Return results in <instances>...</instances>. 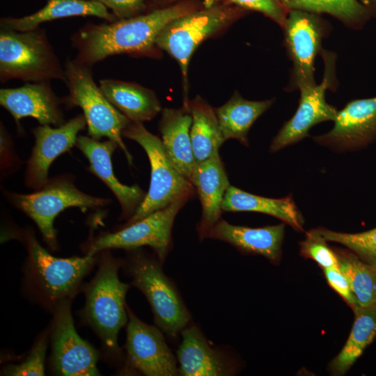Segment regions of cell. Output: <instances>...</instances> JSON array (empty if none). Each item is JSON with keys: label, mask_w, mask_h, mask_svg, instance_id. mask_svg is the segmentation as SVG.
Returning <instances> with one entry per match:
<instances>
[{"label": "cell", "mask_w": 376, "mask_h": 376, "mask_svg": "<svg viewBox=\"0 0 376 376\" xmlns=\"http://www.w3.org/2000/svg\"><path fill=\"white\" fill-rule=\"evenodd\" d=\"M0 104L13 117L18 127L19 120L32 117L42 125H61L65 123L58 97L49 81L27 83L13 88L0 90Z\"/></svg>", "instance_id": "18"}, {"label": "cell", "mask_w": 376, "mask_h": 376, "mask_svg": "<svg viewBox=\"0 0 376 376\" xmlns=\"http://www.w3.org/2000/svg\"><path fill=\"white\" fill-rule=\"evenodd\" d=\"M334 250L338 267L347 278L358 306L366 307L376 304V268L348 249Z\"/></svg>", "instance_id": "29"}, {"label": "cell", "mask_w": 376, "mask_h": 376, "mask_svg": "<svg viewBox=\"0 0 376 376\" xmlns=\"http://www.w3.org/2000/svg\"><path fill=\"white\" fill-rule=\"evenodd\" d=\"M65 81L69 95L65 99L70 106H78L83 111L88 134L95 139L107 137L115 141L123 151L130 165L132 156L125 146L122 132L131 122L105 97L93 79L91 67L74 60L65 65Z\"/></svg>", "instance_id": "7"}, {"label": "cell", "mask_w": 376, "mask_h": 376, "mask_svg": "<svg viewBox=\"0 0 376 376\" xmlns=\"http://www.w3.org/2000/svg\"><path fill=\"white\" fill-rule=\"evenodd\" d=\"M286 10H299L315 14H329L345 25L357 26L369 15L359 0H276Z\"/></svg>", "instance_id": "30"}, {"label": "cell", "mask_w": 376, "mask_h": 376, "mask_svg": "<svg viewBox=\"0 0 376 376\" xmlns=\"http://www.w3.org/2000/svg\"><path fill=\"white\" fill-rule=\"evenodd\" d=\"M324 274L329 286L335 290L343 300L353 309L358 306L350 283L338 269L329 267L323 269Z\"/></svg>", "instance_id": "35"}, {"label": "cell", "mask_w": 376, "mask_h": 376, "mask_svg": "<svg viewBox=\"0 0 376 376\" xmlns=\"http://www.w3.org/2000/svg\"><path fill=\"white\" fill-rule=\"evenodd\" d=\"M71 301L62 300L52 308V369L58 375H100L97 367L99 353L77 334L71 313Z\"/></svg>", "instance_id": "12"}, {"label": "cell", "mask_w": 376, "mask_h": 376, "mask_svg": "<svg viewBox=\"0 0 376 376\" xmlns=\"http://www.w3.org/2000/svg\"><path fill=\"white\" fill-rule=\"evenodd\" d=\"M333 128L314 141L338 152L363 149L376 139V97L355 100L338 111Z\"/></svg>", "instance_id": "15"}, {"label": "cell", "mask_w": 376, "mask_h": 376, "mask_svg": "<svg viewBox=\"0 0 376 376\" xmlns=\"http://www.w3.org/2000/svg\"><path fill=\"white\" fill-rule=\"evenodd\" d=\"M86 125L85 117L81 114L56 128L40 125L33 129L35 145L27 162L24 176L28 187L38 190L47 184L52 163L76 145L78 134Z\"/></svg>", "instance_id": "16"}, {"label": "cell", "mask_w": 376, "mask_h": 376, "mask_svg": "<svg viewBox=\"0 0 376 376\" xmlns=\"http://www.w3.org/2000/svg\"><path fill=\"white\" fill-rule=\"evenodd\" d=\"M131 251L122 266L150 305L154 321L168 336L175 338L190 324L191 315L171 280L164 274L159 260L139 248Z\"/></svg>", "instance_id": "3"}, {"label": "cell", "mask_w": 376, "mask_h": 376, "mask_svg": "<svg viewBox=\"0 0 376 376\" xmlns=\"http://www.w3.org/2000/svg\"><path fill=\"white\" fill-rule=\"evenodd\" d=\"M240 7L259 11L283 27L288 15L276 0H229Z\"/></svg>", "instance_id": "34"}, {"label": "cell", "mask_w": 376, "mask_h": 376, "mask_svg": "<svg viewBox=\"0 0 376 376\" xmlns=\"http://www.w3.org/2000/svg\"><path fill=\"white\" fill-rule=\"evenodd\" d=\"M354 321L350 336L338 354L330 362L334 375H343L376 336V304L354 308Z\"/></svg>", "instance_id": "28"}, {"label": "cell", "mask_w": 376, "mask_h": 376, "mask_svg": "<svg viewBox=\"0 0 376 376\" xmlns=\"http://www.w3.org/2000/svg\"><path fill=\"white\" fill-rule=\"evenodd\" d=\"M238 15L232 8L210 6L192 10L169 22L157 36V47L166 51L179 64L183 81L184 105H187L188 67L197 47L230 24Z\"/></svg>", "instance_id": "9"}, {"label": "cell", "mask_w": 376, "mask_h": 376, "mask_svg": "<svg viewBox=\"0 0 376 376\" xmlns=\"http://www.w3.org/2000/svg\"><path fill=\"white\" fill-rule=\"evenodd\" d=\"M192 10L187 3H179L110 23L87 24L72 38L77 50L74 61L92 67L112 55L153 53L160 31Z\"/></svg>", "instance_id": "1"}, {"label": "cell", "mask_w": 376, "mask_h": 376, "mask_svg": "<svg viewBox=\"0 0 376 376\" xmlns=\"http://www.w3.org/2000/svg\"><path fill=\"white\" fill-rule=\"evenodd\" d=\"M73 16H94L113 22L116 17L101 3L93 0H47L46 4L31 15L2 18L1 29L26 31L38 28L43 22Z\"/></svg>", "instance_id": "23"}, {"label": "cell", "mask_w": 376, "mask_h": 376, "mask_svg": "<svg viewBox=\"0 0 376 376\" xmlns=\"http://www.w3.org/2000/svg\"><path fill=\"white\" fill-rule=\"evenodd\" d=\"M191 124L192 116L185 105L179 109H163L159 123L162 141L168 156L190 181L196 164L190 136Z\"/></svg>", "instance_id": "22"}, {"label": "cell", "mask_w": 376, "mask_h": 376, "mask_svg": "<svg viewBox=\"0 0 376 376\" xmlns=\"http://www.w3.org/2000/svg\"><path fill=\"white\" fill-rule=\"evenodd\" d=\"M187 201L185 198L177 200L114 233L99 235L91 241L86 253L95 256L111 249L132 250L148 246L163 263L170 249L174 219Z\"/></svg>", "instance_id": "10"}, {"label": "cell", "mask_w": 376, "mask_h": 376, "mask_svg": "<svg viewBox=\"0 0 376 376\" xmlns=\"http://www.w3.org/2000/svg\"><path fill=\"white\" fill-rule=\"evenodd\" d=\"M191 182L201 203L202 216L197 231L203 240L207 238L212 228L221 219L222 201L230 185L219 154L196 162Z\"/></svg>", "instance_id": "19"}, {"label": "cell", "mask_w": 376, "mask_h": 376, "mask_svg": "<svg viewBox=\"0 0 376 376\" xmlns=\"http://www.w3.org/2000/svg\"><path fill=\"white\" fill-rule=\"evenodd\" d=\"M222 211L255 212L274 217L297 230H303L304 220L291 194L272 198L248 193L230 185L221 205Z\"/></svg>", "instance_id": "25"}, {"label": "cell", "mask_w": 376, "mask_h": 376, "mask_svg": "<svg viewBox=\"0 0 376 376\" xmlns=\"http://www.w3.org/2000/svg\"><path fill=\"white\" fill-rule=\"evenodd\" d=\"M283 29L293 64V88L315 85L314 61L324 33L322 23L315 13L292 10L288 13Z\"/></svg>", "instance_id": "14"}, {"label": "cell", "mask_w": 376, "mask_h": 376, "mask_svg": "<svg viewBox=\"0 0 376 376\" xmlns=\"http://www.w3.org/2000/svg\"><path fill=\"white\" fill-rule=\"evenodd\" d=\"M49 334L48 330L43 331L33 345L24 360L18 364H9L5 366L1 371V375H44Z\"/></svg>", "instance_id": "32"}, {"label": "cell", "mask_w": 376, "mask_h": 376, "mask_svg": "<svg viewBox=\"0 0 376 376\" xmlns=\"http://www.w3.org/2000/svg\"><path fill=\"white\" fill-rule=\"evenodd\" d=\"M285 223L261 228L235 226L220 219L210 230L207 238L219 240L239 251L260 255L273 263L281 257Z\"/></svg>", "instance_id": "20"}, {"label": "cell", "mask_w": 376, "mask_h": 376, "mask_svg": "<svg viewBox=\"0 0 376 376\" xmlns=\"http://www.w3.org/2000/svg\"><path fill=\"white\" fill-rule=\"evenodd\" d=\"M77 148L88 159V170L100 178L111 191L118 201L121 219H130L142 203L146 194L138 185L122 184L115 176L111 164V155L118 145L112 140L100 141L86 136H78Z\"/></svg>", "instance_id": "17"}, {"label": "cell", "mask_w": 376, "mask_h": 376, "mask_svg": "<svg viewBox=\"0 0 376 376\" xmlns=\"http://www.w3.org/2000/svg\"><path fill=\"white\" fill-rule=\"evenodd\" d=\"M13 79L65 81V69L39 27L22 32L1 29L0 79L5 82Z\"/></svg>", "instance_id": "4"}, {"label": "cell", "mask_w": 376, "mask_h": 376, "mask_svg": "<svg viewBox=\"0 0 376 376\" xmlns=\"http://www.w3.org/2000/svg\"><path fill=\"white\" fill-rule=\"evenodd\" d=\"M302 256L313 260L323 269L338 267V259L333 248L327 241L313 229L306 233V238L299 243Z\"/></svg>", "instance_id": "33"}, {"label": "cell", "mask_w": 376, "mask_h": 376, "mask_svg": "<svg viewBox=\"0 0 376 376\" xmlns=\"http://www.w3.org/2000/svg\"><path fill=\"white\" fill-rule=\"evenodd\" d=\"M122 135L143 148L151 168L148 192L134 215L123 226L138 221L177 200H189L194 196V186L173 164L162 139L148 131L142 123L131 121Z\"/></svg>", "instance_id": "5"}, {"label": "cell", "mask_w": 376, "mask_h": 376, "mask_svg": "<svg viewBox=\"0 0 376 376\" xmlns=\"http://www.w3.org/2000/svg\"><path fill=\"white\" fill-rule=\"evenodd\" d=\"M98 269L83 288L86 302L81 315L100 338L104 350L112 359H120L118 344L119 331L128 322L125 297L130 285L118 277L123 262L109 250L101 252Z\"/></svg>", "instance_id": "2"}, {"label": "cell", "mask_w": 376, "mask_h": 376, "mask_svg": "<svg viewBox=\"0 0 376 376\" xmlns=\"http://www.w3.org/2000/svg\"><path fill=\"white\" fill-rule=\"evenodd\" d=\"M188 107L192 116L190 136L196 162L209 159L219 153L226 141L213 109L200 96L189 100Z\"/></svg>", "instance_id": "27"}, {"label": "cell", "mask_w": 376, "mask_h": 376, "mask_svg": "<svg viewBox=\"0 0 376 376\" xmlns=\"http://www.w3.org/2000/svg\"><path fill=\"white\" fill-rule=\"evenodd\" d=\"M155 3L161 4L165 2H168L172 0H152Z\"/></svg>", "instance_id": "37"}, {"label": "cell", "mask_w": 376, "mask_h": 376, "mask_svg": "<svg viewBox=\"0 0 376 376\" xmlns=\"http://www.w3.org/2000/svg\"><path fill=\"white\" fill-rule=\"evenodd\" d=\"M98 1L110 9L116 19H125L136 16L144 8L145 0H93Z\"/></svg>", "instance_id": "36"}, {"label": "cell", "mask_w": 376, "mask_h": 376, "mask_svg": "<svg viewBox=\"0 0 376 376\" xmlns=\"http://www.w3.org/2000/svg\"><path fill=\"white\" fill-rule=\"evenodd\" d=\"M99 86L107 99L132 122L150 120L162 110L155 93L138 84L106 79L100 81Z\"/></svg>", "instance_id": "24"}, {"label": "cell", "mask_w": 376, "mask_h": 376, "mask_svg": "<svg viewBox=\"0 0 376 376\" xmlns=\"http://www.w3.org/2000/svg\"><path fill=\"white\" fill-rule=\"evenodd\" d=\"M325 70L320 84L299 89L300 98L294 116L280 129L273 139L269 152L274 153L296 143L308 136V132L316 124L334 121L338 111L325 100V92L334 81V59L326 54Z\"/></svg>", "instance_id": "13"}, {"label": "cell", "mask_w": 376, "mask_h": 376, "mask_svg": "<svg viewBox=\"0 0 376 376\" xmlns=\"http://www.w3.org/2000/svg\"><path fill=\"white\" fill-rule=\"evenodd\" d=\"M274 99L251 101L235 93L215 112L225 140L236 139L249 146L248 133L254 122L274 104Z\"/></svg>", "instance_id": "26"}, {"label": "cell", "mask_w": 376, "mask_h": 376, "mask_svg": "<svg viewBox=\"0 0 376 376\" xmlns=\"http://www.w3.org/2000/svg\"><path fill=\"white\" fill-rule=\"evenodd\" d=\"M128 322L126 357L121 375L175 376L178 375L176 359L166 344L162 331L136 316L127 305Z\"/></svg>", "instance_id": "11"}, {"label": "cell", "mask_w": 376, "mask_h": 376, "mask_svg": "<svg viewBox=\"0 0 376 376\" xmlns=\"http://www.w3.org/2000/svg\"><path fill=\"white\" fill-rule=\"evenodd\" d=\"M7 196L15 207L35 222L45 242L54 250L57 249L54 222L61 212L71 207L94 209L111 203L109 198L95 197L81 191L66 176L49 179L44 187L29 194L8 192Z\"/></svg>", "instance_id": "8"}, {"label": "cell", "mask_w": 376, "mask_h": 376, "mask_svg": "<svg viewBox=\"0 0 376 376\" xmlns=\"http://www.w3.org/2000/svg\"><path fill=\"white\" fill-rule=\"evenodd\" d=\"M313 230L326 241L345 246L363 261L376 268V228L357 233L336 232L324 228Z\"/></svg>", "instance_id": "31"}, {"label": "cell", "mask_w": 376, "mask_h": 376, "mask_svg": "<svg viewBox=\"0 0 376 376\" xmlns=\"http://www.w3.org/2000/svg\"><path fill=\"white\" fill-rule=\"evenodd\" d=\"M177 351L178 375L182 376H222L233 373V367L221 352L212 347L201 330L189 324L180 333Z\"/></svg>", "instance_id": "21"}, {"label": "cell", "mask_w": 376, "mask_h": 376, "mask_svg": "<svg viewBox=\"0 0 376 376\" xmlns=\"http://www.w3.org/2000/svg\"><path fill=\"white\" fill-rule=\"evenodd\" d=\"M28 253L29 280L42 301L52 310L59 301L72 299L84 276L94 265L97 257L61 258L44 249L30 230L22 233Z\"/></svg>", "instance_id": "6"}, {"label": "cell", "mask_w": 376, "mask_h": 376, "mask_svg": "<svg viewBox=\"0 0 376 376\" xmlns=\"http://www.w3.org/2000/svg\"><path fill=\"white\" fill-rule=\"evenodd\" d=\"M376 2V0H374Z\"/></svg>", "instance_id": "38"}]
</instances>
